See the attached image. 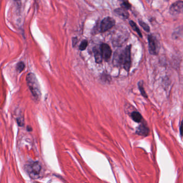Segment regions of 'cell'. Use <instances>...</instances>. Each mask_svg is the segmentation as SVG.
I'll return each instance as SVG.
<instances>
[{
    "label": "cell",
    "instance_id": "1",
    "mask_svg": "<svg viewBox=\"0 0 183 183\" xmlns=\"http://www.w3.org/2000/svg\"><path fill=\"white\" fill-rule=\"evenodd\" d=\"M26 80L32 96L36 100L38 101L40 98L41 91L38 81L36 75L33 73H28Z\"/></svg>",
    "mask_w": 183,
    "mask_h": 183
},
{
    "label": "cell",
    "instance_id": "2",
    "mask_svg": "<svg viewBox=\"0 0 183 183\" xmlns=\"http://www.w3.org/2000/svg\"><path fill=\"white\" fill-rule=\"evenodd\" d=\"M26 170L31 178H38L41 171V166L38 162H34L27 165Z\"/></svg>",
    "mask_w": 183,
    "mask_h": 183
},
{
    "label": "cell",
    "instance_id": "3",
    "mask_svg": "<svg viewBox=\"0 0 183 183\" xmlns=\"http://www.w3.org/2000/svg\"><path fill=\"white\" fill-rule=\"evenodd\" d=\"M149 51L152 55H157L160 48V44L155 36L149 35L148 36Z\"/></svg>",
    "mask_w": 183,
    "mask_h": 183
},
{
    "label": "cell",
    "instance_id": "4",
    "mask_svg": "<svg viewBox=\"0 0 183 183\" xmlns=\"http://www.w3.org/2000/svg\"><path fill=\"white\" fill-rule=\"evenodd\" d=\"M131 45L127 46L123 53V58L122 64L123 67L127 71L130 70V67L131 66V53H130Z\"/></svg>",
    "mask_w": 183,
    "mask_h": 183
},
{
    "label": "cell",
    "instance_id": "5",
    "mask_svg": "<svg viewBox=\"0 0 183 183\" xmlns=\"http://www.w3.org/2000/svg\"><path fill=\"white\" fill-rule=\"evenodd\" d=\"M115 25V20L112 17H107L102 20L100 25V32H104L110 30Z\"/></svg>",
    "mask_w": 183,
    "mask_h": 183
},
{
    "label": "cell",
    "instance_id": "6",
    "mask_svg": "<svg viewBox=\"0 0 183 183\" xmlns=\"http://www.w3.org/2000/svg\"><path fill=\"white\" fill-rule=\"evenodd\" d=\"M100 50L102 58L104 59L105 61H109L112 54V50L109 45L107 44H102L100 46Z\"/></svg>",
    "mask_w": 183,
    "mask_h": 183
},
{
    "label": "cell",
    "instance_id": "7",
    "mask_svg": "<svg viewBox=\"0 0 183 183\" xmlns=\"http://www.w3.org/2000/svg\"><path fill=\"white\" fill-rule=\"evenodd\" d=\"M183 2L182 1H179L172 4L170 8V13L173 16L177 15L182 12Z\"/></svg>",
    "mask_w": 183,
    "mask_h": 183
},
{
    "label": "cell",
    "instance_id": "8",
    "mask_svg": "<svg viewBox=\"0 0 183 183\" xmlns=\"http://www.w3.org/2000/svg\"><path fill=\"white\" fill-rule=\"evenodd\" d=\"M149 129L144 123H142L136 128V133L137 135L143 136H147L149 134Z\"/></svg>",
    "mask_w": 183,
    "mask_h": 183
},
{
    "label": "cell",
    "instance_id": "9",
    "mask_svg": "<svg viewBox=\"0 0 183 183\" xmlns=\"http://www.w3.org/2000/svg\"><path fill=\"white\" fill-rule=\"evenodd\" d=\"M123 53L124 51L120 50H118L115 54L113 58V64L115 66H121L122 64V58H123Z\"/></svg>",
    "mask_w": 183,
    "mask_h": 183
},
{
    "label": "cell",
    "instance_id": "10",
    "mask_svg": "<svg viewBox=\"0 0 183 183\" xmlns=\"http://www.w3.org/2000/svg\"><path fill=\"white\" fill-rule=\"evenodd\" d=\"M115 13L117 15L120 16L123 18L127 19L129 17V14L125 8H121L116 9L115 10Z\"/></svg>",
    "mask_w": 183,
    "mask_h": 183
},
{
    "label": "cell",
    "instance_id": "11",
    "mask_svg": "<svg viewBox=\"0 0 183 183\" xmlns=\"http://www.w3.org/2000/svg\"><path fill=\"white\" fill-rule=\"evenodd\" d=\"M94 58L97 64H100L102 62V54L100 50V47H94Z\"/></svg>",
    "mask_w": 183,
    "mask_h": 183
},
{
    "label": "cell",
    "instance_id": "12",
    "mask_svg": "<svg viewBox=\"0 0 183 183\" xmlns=\"http://www.w3.org/2000/svg\"><path fill=\"white\" fill-rule=\"evenodd\" d=\"M130 116H131L133 120L137 123H140L142 120V115H141L140 112H137V111H134V112H132Z\"/></svg>",
    "mask_w": 183,
    "mask_h": 183
},
{
    "label": "cell",
    "instance_id": "13",
    "mask_svg": "<svg viewBox=\"0 0 183 183\" xmlns=\"http://www.w3.org/2000/svg\"><path fill=\"white\" fill-rule=\"evenodd\" d=\"M130 26H131V27L133 29L137 32V34H139V36L141 37H142V33L141 32L140 29L137 27L136 24L133 21H132V20H130Z\"/></svg>",
    "mask_w": 183,
    "mask_h": 183
},
{
    "label": "cell",
    "instance_id": "14",
    "mask_svg": "<svg viewBox=\"0 0 183 183\" xmlns=\"http://www.w3.org/2000/svg\"><path fill=\"white\" fill-rule=\"evenodd\" d=\"M138 87H139V90L140 91L141 94L143 96L145 97V98H147V94L146 92H145L144 87L143 86L142 82H139Z\"/></svg>",
    "mask_w": 183,
    "mask_h": 183
},
{
    "label": "cell",
    "instance_id": "15",
    "mask_svg": "<svg viewBox=\"0 0 183 183\" xmlns=\"http://www.w3.org/2000/svg\"><path fill=\"white\" fill-rule=\"evenodd\" d=\"M139 23L141 26L145 30L146 32H149L150 31V28L149 26H148L146 23H145L144 22H143L142 20H139Z\"/></svg>",
    "mask_w": 183,
    "mask_h": 183
},
{
    "label": "cell",
    "instance_id": "16",
    "mask_svg": "<svg viewBox=\"0 0 183 183\" xmlns=\"http://www.w3.org/2000/svg\"><path fill=\"white\" fill-rule=\"evenodd\" d=\"M25 67V64L23 62H20L17 65V70L20 73L24 69Z\"/></svg>",
    "mask_w": 183,
    "mask_h": 183
},
{
    "label": "cell",
    "instance_id": "17",
    "mask_svg": "<svg viewBox=\"0 0 183 183\" xmlns=\"http://www.w3.org/2000/svg\"><path fill=\"white\" fill-rule=\"evenodd\" d=\"M88 46V41L87 40H84L81 42V44L80 46V50L81 51H84L86 50Z\"/></svg>",
    "mask_w": 183,
    "mask_h": 183
},
{
    "label": "cell",
    "instance_id": "18",
    "mask_svg": "<svg viewBox=\"0 0 183 183\" xmlns=\"http://www.w3.org/2000/svg\"><path fill=\"white\" fill-rule=\"evenodd\" d=\"M122 8H125V9H130L131 8V5L130 4V3H128V2L127 1V0H125L122 1Z\"/></svg>",
    "mask_w": 183,
    "mask_h": 183
},
{
    "label": "cell",
    "instance_id": "19",
    "mask_svg": "<svg viewBox=\"0 0 183 183\" xmlns=\"http://www.w3.org/2000/svg\"><path fill=\"white\" fill-rule=\"evenodd\" d=\"M77 43V38H74L73 39V46H75V45H76Z\"/></svg>",
    "mask_w": 183,
    "mask_h": 183
},
{
    "label": "cell",
    "instance_id": "20",
    "mask_svg": "<svg viewBox=\"0 0 183 183\" xmlns=\"http://www.w3.org/2000/svg\"><path fill=\"white\" fill-rule=\"evenodd\" d=\"M183 123L182 122H181V125H180V134H181V136H182V132H183V130H182V128H183Z\"/></svg>",
    "mask_w": 183,
    "mask_h": 183
},
{
    "label": "cell",
    "instance_id": "21",
    "mask_svg": "<svg viewBox=\"0 0 183 183\" xmlns=\"http://www.w3.org/2000/svg\"><path fill=\"white\" fill-rule=\"evenodd\" d=\"M121 1H125V0H121Z\"/></svg>",
    "mask_w": 183,
    "mask_h": 183
}]
</instances>
